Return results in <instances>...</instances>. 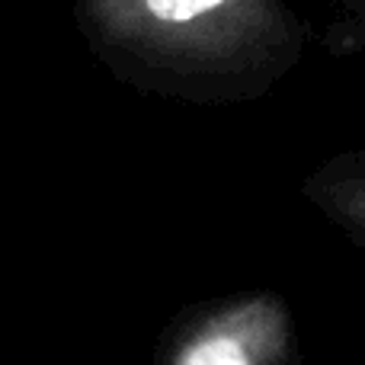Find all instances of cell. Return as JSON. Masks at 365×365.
I'll return each instance as SVG.
<instances>
[{"mask_svg": "<svg viewBox=\"0 0 365 365\" xmlns=\"http://www.w3.org/2000/svg\"><path fill=\"white\" fill-rule=\"evenodd\" d=\"M177 93L195 103H257L298 71L314 29L289 0H119Z\"/></svg>", "mask_w": 365, "mask_h": 365, "instance_id": "6da1fadb", "label": "cell"}, {"mask_svg": "<svg viewBox=\"0 0 365 365\" xmlns=\"http://www.w3.org/2000/svg\"><path fill=\"white\" fill-rule=\"evenodd\" d=\"M164 365H302L295 314L276 292H237L189 311Z\"/></svg>", "mask_w": 365, "mask_h": 365, "instance_id": "7a4b0ae2", "label": "cell"}, {"mask_svg": "<svg viewBox=\"0 0 365 365\" xmlns=\"http://www.w3.org/2000/svg\"><path fill=\"white\" fill-rule=\"evenodd\" d=\"M302 199L365 253V148L330 154L298 186Z\"/></svg>", "mask_w": 365, "mask_h": 365, "instance_id": "3957f363", "label": "cell"}, {"mask_svg": "<svg viewBox=\"0 0 365 365\" xmlns=\"http://www.w3.org/2000/svg\"><path fill=\"white\" fill-rule=\"evenodd\" d=\"M336 4H340V23L330 29L327 48L334 55H343L365 38V0H336Z\"/></svg>", "mask_w": 365, "mask_h": 365, "instance_id": "277c9868", "label": "cell"}]
</instances>
